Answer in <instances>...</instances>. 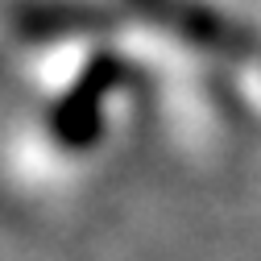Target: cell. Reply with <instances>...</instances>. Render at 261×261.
<instances>
[{"mask_svg":"<svg viewBox=\"0 0 261 261\" xmlns=\"http://www.w3.org/2000/svg\"><path fill=\"white\" fill-rule=\"evenodd\" d=\"M116 83H120V67H116V62H95V67L87 71V79L79 83V91L62 100V108H58V133L67 137V145H87V137L95 133V124H100L95 104H100Z\"/></svg>","mask_w":261,"mask_h":261,"instance_id":"1","label":"cell"},{"mask_svg":"<svg viewBox=\"0 0 261 261\" xmlns=\"http://www.w3.org/2000/svg\"><path fill=\"white\" fill-rule=\"evenodd\" d=\"M50 9H54V5H29V9L17 13V25L25 29V34H34V38H38V34H50L54 25H58V29H83V25L95 21V17L83 13L79 5H71V9H67V5H58V13H50Z\"/></svg>","mask_w":261,"mask_h":261,"instance_id":"2","label":"cell"}]
</instances>
